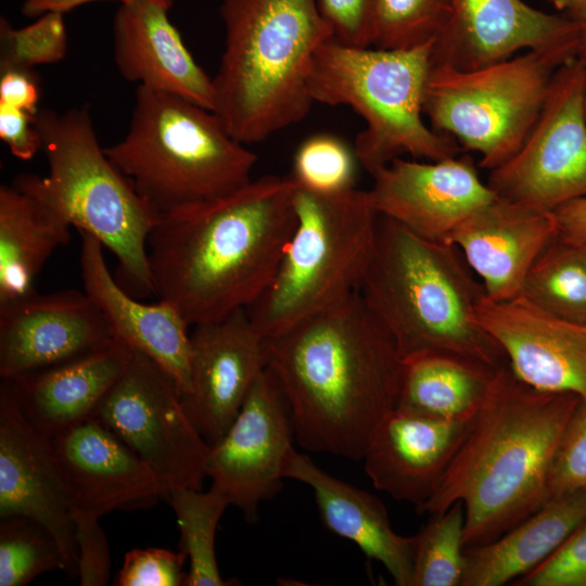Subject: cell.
<instances>
[{"instance_id": "cell-1", "label": "cell", "mask_w": 586, "mask_h": 586, "mask_svg": "<svg viewBox=\"0 0 586 586\" xmlns=\"http://www.w3.org/2000/svg\"><path fill=\"white\" fill-rule=\"evenodd\" d=\"M265 349L297 444L362 460L371 433L397 406L405 359L360 293L265 339Z\"/></svg>"}, {"instance_id": "cell-2", "label": "cell", "mask_w": 586, "mask_h": 586, "mask_svg": "<svg viewBox=\"0 0 586 586\" xmlns=\"http://www.w3.org/2000/svg\"><path fill=\"white\" fill-rule=\"evenodd\" d=\"M296 181L267 175L160 216L148 239L153 295L189 323L247 308L270 284L295 227Z\"/></svg>"}, {"instance_id": "cell-3", "label": "cell", "mask_w": 586, "mask_h": 586, "mask_svg": "<svg viewBox=\"0 0 586 586\" xmlns=\"http://www.w3.org/2000/svg\"><path fill=\"white\" fill-rule=\"evenodd\" d=\"M579 397L521 381L509 364L489 393L448 471L419 513L464 506V548L489 543L549 501L548 479Z\"/></svg>"}, {"instance_id": "cell-4", "label": "cell", "mask_w": 586, "mask_h": 586, "mask_svg": "<svg viewBox=\"0 0 586 586\" xmlns=\"http://www.w3.org/2000/svg\"><path fill=\"white\" fill-rule=\"evenodd\" d=\"M358 292L404 358L445 352L494 368L508 364L477 320L484 286L450 243L423 238L379 215Z\"/></svg>"}, {"instance_id": "cell-5", "label": "cell", "mask_w": 586, "mask_h": 586, "mask_svg": "<svg viewBox=\"0 0 586 586\" xmlns=\"http://www.w3.org/2000/svg\"><path fill=\"white\" fill-rule=\"evenodd\" d=\"M219 15L214 113L235 140L259 143L310 111L314 58L332 31L316 0H220Z\"/></svg>"}, {"instance_id": "cell-6", "label": "cell", "mask_w": 586, "mask_h": 586, "mask_svg": "<svg viewBox=\"0 0 586 586\" xmlns=\"http://www.w3.org/2000/svg\"><path fill=\"white\" fill-rule=\"evenodd\" d=\"M35 127L48 175L21 174L12 183L37 196L118 260L120 285L153 294L148 239L160 215L137 193L101 148L89 105L59 113L40 109Z\"/></svg>"}, {"instance_id": "cell-7", "label": "cell", "mask_w": 586, "mask_h": 586, "mask_svg": "<svg viewBox=\"0 0 586 586\" xmlns=\"http://www.w3.org/2000/svg\"><path fill=\"white\" fill-rule=\"evenodd\" d=\"M104 152L160 216L240 189L257 162L213 111L145 86L127 133Z\"/></svg>"}, {"instance_id": "cell-8", "label": "cell", "mask_w": 586, "mask_h": 586, "mask_svg": "<svg viewBox=\"0 0 586 586\" xmlns=\"http://www.w3.org/2000/svg\"><path fill=\"white\" fill-rule=\"evenodd\" d=\"M434 43L405 50L351 47L333 38L317 51L308 81L314 102L352 107L366 127L356 137L359 165L373 175L403 155L441 161L459 143L423 120Z\"/></svg>"}, {"instance_id": "cell-9", "label": "cell", "mask_w": 586, "mask_h": 586, "mask_svg": "<svg viewBox=\"0 0 586 586\" xmlns=\"http://www.w3.org/2000/svg\"><path fill=\"white\" fill-rule=\"evenodd\" d=\"M295 227L267 289L246 309L264 339L276 336L358 291L379 214L357 188L294 194Z\"/></svg>"}, {"instance_id": "cell-10", "label": "cell", "mask_w": 586, "mask_h": 586, "mask_svg": "<svg viewBox=\"0 0 586 586\" xmlns=\"http://www.w3.org/2000/svg\"><path fill=\"white\" fill-rule=\"evenodd\" d=\"M576 56L577 48L557 47L528 50L470 71L432 64L423 114L432 129L480 153L479 166L492 170L521 148L556 72Z\"/></svg>"}, {"instance_id": "cell-11", "label": "cell", "mask_w": 586, "mask_h": 586, "mask_svg": "<svg viewBox=\"0 0 586 586\" xmlns=\"http://www.w3.org/2000/svg\"><path fill=\"white\" fill-rule=\"evenodd\" d=\"M94 418L149 466L163 498L174 488L202 489L211 445L187 416L175 382L149 357L132 351Z\"/></svg>"}, {"instance_id": "cell-12", "label": "cell", "mask_w": 586, "mask_h": 586, "mask_svg": "<svg viewBox=\"0 0 586 586\" xmlns=\"http://www.w3.org/2000/svg\"><path fill=\"white\" fill-rule=\"evenodd\" d=\"M501 199L555 211L586 196V63L556 72L542 112L518 152L489 170Z\"/></svg>"}, {"instance_id": "cell-13", "label": "cell", "mask_w": 586, "mask_h": 586, "mask_svg": "<svg viewBox=\"0 0 586 586\" xmlns=\"http://www.w3.org/2000/svg\"><path fill=\"white\" fill-rule=\"evenodd\" d=\"M293 440L289 402L266 367L225 436L211 446L205 466L209 489L240 509L247 523L256 522L260 504L282 488Z\"/></svg>"}, {"instance_id": "cell-14", "label": "cell", "mask_w": 586, "mask_h": 586, "mask_svg": "<svg viewBox=\"0 0 586 586\" xmlns=\"http://www.w3.org/2000/svg\"><path fill=\"white\" fill-rule=\"evenodd\" d=\"M73 494L51 437L18 408L9 383L0 386V518H28L56 540L64 573L78 576Z\"/></svg>"}, {"instance_id": "cell-15", "label": "cell", "mask_w": 586, "mask_h": 586, "mask_svg": "<svg viewBox=\"0 0 586 586\" xmlns=\"http://www.w3.org/2000/svg\"><path fill=\"white\" fill-rule=\"evenodd\" d=\"M193 327L190 387L181 403L212 446L225 436L267 367L265 339L245 308Z\"/></svg>"}, {"instance_id": "cell-16", "label": "cell", "mask_w": 586, "mask_h": 586, "mask_svg": "<svg viewBox=\"0 0 586 586\" xmlns=\"http://www.w3.org/2000/svg\"><path fill=\"white\" fill-rule=\"evenodd\" d=\"M113 340L101 311L85 291L42 294L34 290L0 304V377L13 380Z\"/></svg>"}, {"instance_id": "cell-17", "label": "cell", "mask_w": 586, "mask_h": 586, "mask_svg": "<svg viewBox=\"0 0 586 586\" xmlns=\"http://www.w3.org/2000/svg\"><path fill=\"white\" fill-rule=\"evenodd\" d=\"M369 191L379 215L435 241L497 195L469 154L441 161L395 158L372 175Z\"/></svg>"}, {"instance_id": "cell-18", "label": "cell", "mask_w": 586, "mask_h": 586, "mask_svg": "<svg viewBox=\"0 0 586 586\" xmlns=\"http://www.w3.org/2000/svg\"><path fill=\"white\" fill-rule=\"evenodd\" d=\"M477 320L525 384L586 400V324L552 316L521 294L505 301L485 296Z\"/></svg>"}, {"instance_id": "cell-19", "label": "cell", "mask_w": 586, "mask_h": 586, "mask_svg": "<svg viewBox=\"0 0 586 586\" xmlns=\"http://www.w3.org/2000/svg\"><path fill=\"white\" fill-rule=\"evenodd\" d=\"M450 20L432 47V64L470 71L507 60L522 49L575 47L581 27L568 15L523 0H451Z\"/></svg>"}, {"instance_id": "cell-20", "label": "cell", "mask_w": 586, "mask_h": 586, "mask_svg": "<svg viewBox=\"0 0 586 586\" xmlns=\"http://www.w3.org/2000/svg\"><path fill=\"white\" fill-rule=\"evenodd\" d=\"M473 419L394 408L371 433L362 458L373 487L418 511L437 489Z\"/></svg>"}, {"instance_id": "cell-21", "label": "cell", "mask_w": 586, "mask_h": 586, "mask_svg": "<svg viewBox=\"0 0 586 586\" xmlns=\"http://www.w3.org/2000/svg\"><path fill=\"white\" fill-rule=\"evenodd\" d=\"M559 239L552 211L496 196L475 209L445 238L463 255L486 297L518 296L537 257Z\"/></svg>"}, {"instance_id": "cell-22", "label": "cell", "mask_w": 586, "mask_h": 586, "mask_svg": "<svg viewBox=\"0 0 586 586\" xmlns=\"http://www.w3.org/2000/svg\"><path fill=\"white\" fill-rule=\"evenodd\" d=\"M68 480L74 510L100 518L149 509L163 498L149 466L95 418L52 437Z\"/></svg>"}, {"instance_id": "cell-23", "label": "cell", "mask_w": 586, "mask_h": 586, "mask_svg": "<svg viewBox=\"0 0 586 586\" xmlns=\"http://www.w3.org/2000/svg\"><path fill=\"white\" fill-rule=\"evenodd\" d=\"M79 233L84 291L101 311L113 339L149 357L184 395L190 387L189 323L171 305L160 300L140 302L127 292L111 273L102 244Z\"/></svg>"}, {"instance_id": "cell-24", "label": "cell", "mask_w": 586, "mask_h": 586, "mask_svg": "<svg viewBox=\"0 0 586 586\" xmlns=\"http://www.w3.org/2000/svg\"><path fill=\"white\" fill-rule=\"evenodd\" d=\"M173 0L119 4L113 20V59L120 76L214 112V85L171 23Z\"/></svg>"}, {"instance_id": "cell-25", "label": "cell", "mask_w": 586, "mask_h": 586, "mask_svg": "<svg viewBox=\"0 0 586 586\" xmlns=\"http://www.w3.org/2000/svg\"><path fill=\"white\" fill-rule=\"evenodd\" d=\"M131 355L132 349L113 340L81 356L5 381L28 422L52 438L94 418Z\"/></svg>"}, {"instance_id": "cell-26", "label": "cell", "mask_w": 586, "mask_h": 586, "mask_svg": "<svg viewBox=\"0 0 586 586\" xmlns=\"http://www.w3.org/2000/svg\"><path fill=\"white\" fill-rule=\"evenodd\" d=\"M283 476L313 489L320 517L331 532L383 564L396 585L412 586L416 537L393 530L379 498L332 476L294 448L286 456Z\"/></svg>"}, {"instance_id": "cell-27", "label": "cell", "mask_w": 586, "mask_h": 586, "mask_svg": "<svg viewBox=\"0 0 586 586\" xmlns=\"http://www.w3.org/2000/svg\"><path fill=\"white\" fill-rule=\"evenodd\" d=\"M586 521V489L555 498L498 538L464 549L462 586H501L547 560Z\"/></svg>"}, {"instance_id": "cell-28", "label": "cell", "mask_w": 586, "mask_h": 586, "mask_svg": "<svg viewBox=\"0 0 586 586\" xmlns=\"http://www.w3.org/2000/svg\"><path fill=\"white\" fill-rule=\"evenodd\" d=\"M71 225L14 183L0 187V304L34 291V280L55 250L68 243Z\"/></svg>"}, {"instance_id": "cell-29", "label": "cell", "mask_w": 586, "mask_h": 586, "mask_svg": "<svg viewBox=\"0 0 586 586\" xmlns=\"http://www.w3.org/2000/svg\"><path fill=\"white\" fill-rule=\"evenodd\" d=\"M404 359L396 407L453 420H472L476 416L499 369L445 352L420 353Z\"/></svg>"}, {"instance_id": "cell-30", "label": "cell", "mask_w": 586, "mask_h": 586, "mask_svg": "<svg viewBox=\"0 0 586 586\" xmlns=\"http://www.w3.org/2000/svg\"><path fill=\"white\" fill-rule=\"evenodd\" d=\"M520 294L558 318L586 324V258L578 245L556 240L530 268Z\"/></svg>"}, {"instance_id": "cell-31", "label": "cell", "mask_w": 586, "mask_h": 586, "mask_svg": "<svg viewBox=\"0 0 586 586\" xmlns=\"http://www.w3.org/2000/svg\"><path fill=\"white\" fill-rule=\"evenodd\" d=\"M171 506L180 531V548L190 563L184 586L233 585L219 572L215 535L224 511L230 506L227 498L208 489L180 487L164 497Z\"/></svg>"}, {"instance_id": "cell-32", "label": "cell", "mask_w": 586, "mask_h": 586, "mask_svg": "<svg viewBox=\"0 0 586 586\" xmlns=\"http://www.w3.org/2000/svg\"><path fill=\"white\" fill-rule=\"evenodd\" d=\"M431 515L415 535L412 586H462L464 506L456 501L448 509Z\"/></svg>"}, {"instance_id": "cell-33", "label": "cell", "mask_w": 586, "mask_h": 586, "mask_svg": "<svg viewBox=\"0 0 586 586\" xmlns=\"http://www.w3.org/2000/svg\"><path fill=\"white\" fill-rule=\"evenodd\" d=\"M65 571L61 549L42 525L13 517L0 523V586H25L37 576Z\"/></svg>"}, {"instance_id": "cell-34", "label": "cell", "mask_w": 586, "mask_h": 586, "mask_svg": "<svg viewBox=\"0 0 586 586\" xmlns=\"http://www.w3.org/2000/svg\"><path fill=\"white\" fill-rule=\"evenodd\" d=\"M451 10V0H378L372 47L405 50L434 43Z\"/></svg>"}, {"instance_id": "cell-35", "label": "cell", "mask_w": 586, "mask_h": 586, "mask_svg": "<svg viewBox=\"0 0 586 586\" xmlns=\"http://www.w3.org/2000/svg\"><path fill=\"white\" fill-rule=\"evenodd\" d=\"M357 165L354 149L336 136L317 133L296 150L291 177L306 190L339 193L356 188Z\"/></svg>"}, {"instance_id": "cell-36", "label": "cell", "mask_w": 586, "mask_h": 586, "mask_svg": "<svg viewBox=\"0 0 586 586\" xmlns=\"http://www.w3.org/2000/svg\"><path fill=\"white\" fill-rule=\"evenodd\" d=\"M65 14L48 12L24 27L0 18V71L54 64L67 52Z\"/></svg>"}, {"instance_id": "cell-37", "label": "cell", "mask_w": 586, "mask_h": 586, "mask_svg": "<svg viewBox=\"0 0 586 586\" xmlns=\"http://www.w3.org/2000/svg\"><path fill=\"white\" fill-rule=\"evenodd\" d=\"M586 489V400L579 399L561 435L548 479L549 500Z\"/></svg>"}, {"instance_id": "cell-38", "label": "cell", "mask_w": 586, "mask_h": 586, "mask_svg": "<svg viewBox=\"0 0 586 586\" xmlns=\"http://www.w3.org/2000/svg\"><path fill=\"white\" fill-rule=\"evenodd\" d=\"M188 559L183 551L164 548H135L124 557L115 578L117 586H181L186 585L183 565Z\"/></svg>"}, {"instance_id": "cell-39", "label": "cell", "mask_w": 586, "mask_h": 586, "mask_svg": "<svg viewBox=\"0 0 586 586\" xmlns=\"http://www.w3.org/2000/svg\"><path fill=\"white\" fill-rule=\"evenodd\" d=\"M513 585L586 586V521L547 560Z\"/></svg>"}, {"instance_id": "cell-40", "label": "cell", "mask_w": 586, "mask_h": 586, "mask_svg": "<svg viewBox=\"0 0 586 586\" xmlns=\"http://www.w3.org/2000/svg\"><path fill=\"white\" fill-rule=\"evenodd\" d=\"M332 38L351 47H372L378 0H316Z\"/></svg>"}, {"instance_id": "cell-41", "label": "cell", "mask_w": 586, "mask_h": 586, "mask_svg": "<svg viewBox=\"0 0 586 586\" xmlns=\"http://www.w3.org/2000/svg\"><path fill=\"white\" fill-rule=\"evenodd\" d=\"M98 520L99 518L73 511L81 586H104L110 578L109 540Z\"/></svg>"}, {"instance_id": "cell-42", "label": "cell", "mask_w": 586, "mask_h": 586, "mask_svg": "<svg viewBox=\"0 0 586 586\" xmlns=\"http://www.w3.org/2000/svg\"><path fill=\"white\" fill-rule=\"evenodd\" d=\"M35 116L0 104V138L11 154L21 161H30L41 151L42 142L34 124Z\"/></svg>"}, {"instance_id": "cell-43", "label": "cell", "mask_w": 586, "mask_h": 586, "mask_svg": "<svg viewBox=\"0 0 586 586\" xmlns=\"http://www.w3.org/2000/svg\"><path fill=\"white\" fill-rule=\"evenodd\" d=\"M40 79L34 69L0 71V104L36 115L39 111Z\"/></svg>"}, {"instance_id": "cell-44", "label": "cell", "mask_w": 586, "mask_h": 586, "mask_svg": "<svg viewBox=\"0 0 586 586\" xmlns=\"http://www.w3.org/2000/svg\"><path fill=\"white\" fill-rule=\"evenodd\" d=\"M559 240L582 245L586 243V196L571 200L553 211Z\"/></svg>"}, {"instance_id": "cell-45", "label": "cell", "mask_w": 586, "mask_h": 586, "mask_svg": "<svg viewBox=\"0 0 586 586\" xmlns=\"http://www.w3.org/2000/svg\"><path fill=\"white\" fill-rule=\"evenodd\" d=\"M103 1H116L123 4L136 0H24L21 4V14L33 18L48 12L66 14L79 7Z\"/></svg>"}, {"instance_id": "cell-46", "label": "cell", "mask_w": 586, "mask_h": 586, "mask_svg": "<svg viewBox=\"0 0 586 586\" xmlns=\"http://www.w3.org/2000/svg\"><path fill=\"white\" fill-rule=\"evenodd\" d=\"M558 11L579 22L586 16V0H548Z\"/></svg>"}, {"instance_id": "cell-47", "label": "cell", "mask_w": 586, "mask_h": 586, "mask_svg": "<svg viewBox=\"0 0 586 586\" xmlns=\"http://www.w3.org/2000/svg\"><path fill=\"white\" fill-rule=\"evenodd\" d=\"M577 23L581 27V39L576 58L586 63V16Z\"/></svg>"}, {"instance_id": "cell-48", "label": "cell", "mask_w": 586, "mask_h": 586, "mask_svg": "<svg viewBox=\"0 0 586 586\" xmlns=\"http://www.w3.org/2000/svg\"><path fill=\"white\" fill-rule=\"evenodd\" d=\"M578 246L581 247V250H582V252H583V254H584V256L586 258V243H584L582 245H578Z\"/></svg>"}]
</instances>
